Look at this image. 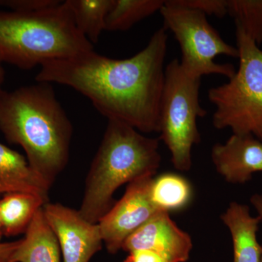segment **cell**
Wrapping results in <instances>:
<instances>
[{
  "label": "cell",
  "mask_w": 262,
  "mask_h": 262,
  "mask_svg": "<svg viewBox=\"0 0 262 262\" xmlns=\"http://www.w3.org/2000/svg\"><path fill=\"white\" fill-rule=\"evenodd\" d=\"M174 4L198 10L206 15L224 18L228 15L227 0H172Z\"/></svg>",
  "instance_id": "20"
},
{
  "label": "cell",
  "mask_w": 262,
  "mask_h": 262,
  "mask_svg": "<svg viewBox=\"0 0 262 262\" xmlns=\"http://www.w3.org/2000/svg\"><path fill=\"white\" fill-rule=\"evenodd\" d=\"M163 0H113L106 18V30H128L138 22L159 11Z\"/></svg>",
  "instance_id": "18"
},
{
  "label": "cell",
  "mask_w": 262,
  "mask_h": 262,
  "mask_svg": "<svg viewBox=\"0 0 262 262\" xmlns=\"http://www.w3.org/2000/svg\"><path fill=\"white\" fill-rule=\"evenodd\" d=\"M51 84L38 82L0 96V130L23 148L31 168L50 188L68 163L72 136Z\"/></svg>",
  "instance_id": "2"
},
{
  "label": "cell",
  "mask_w": 262,
  "mask_h": 262,
  "mask_svg": "<svg viewBox=\"0 0 262 262\" xmlns=\"http://www.w3.org/2000/svg\"><path fill=\"white\" fill-rule=\"evenodd\" d=\"M251 203L258 213V216L262 220V194H253L251 198Z\"/></svg>",
  "instance_id": "24"
},
{
  "label": "cell",
  "mask_w": 262,
  "mask_h": 262,
  "mask_svg": "<svg viewBox=\"0 0 262 262\" xmlns=\"http://www.w3.org/2000/svg\"><path fill=\"white\" fill-rule=\"evenodd\" d=\"M48 202L42 196L33 193L5 194L0 200V218L4 235L25 233L38 210Z\"/></svg>",
  "instance_id": "15"
},
{
  "label": "cell",
  "mask_w": 262,
  "mask_h": 262,
  "mask_svg": "<svg viewBox=\"0 0 262 262\" xmlns=\"http://www.w3.org/2000/svg\"><path fill=\"white\" fill-rule=\"evenodd\" d=\"M123 262H131V261H130V260L129 259V258L127 257L126 259H125V261H124Z\"/></svg>",
  "instance_id": "27"
},
{
  "label": "cell",
  "mask_w": 262,
  "mask_h": 262,
  "mask_svg": "<svg viewBox=\"0 0 262 262\" xmlns=\"http://www.w3.org/2000/svg\"><path fill=\"white\" fill-rule=\"evenodd\" d=\"M77 28L92 43L106 30V18L113 0H67Z\"/></svg>",
  "instance_id": "17"
},
{
  "label": "cell",
  "mask_w": 262,
  "mask_h": 262,
  "mask_svg": "<svg viewBox=\"0 0 262 262\" xmlns=\"http://www.w3.org/2000/svg\"><path fill=\"white\" fill-rule=\"evenodd\" d=\"M60 0H0V6L12 11L34 12L59 4Z\"/></svg>",
  "instance_id": "21"
},
{
  "label": "cell",
  "mask_w": 262,
  "mask_h": 262,
  "mask_svg": "<svg viewBox=\"0 0 262 262\" xmlns=\"http://www.w3.org/2000/svg\"><path fill=\"white\" fill-rule=\"evenodd\" d=\"M221 218L232 236L233 262H261L262 246L257 241L261 218L252 216L249 207L236 202L230 203Z\"/></svg>",
  "instance_id": "12"
},
{
  "label": "cell",
  "mask_w": 262,
  "mask_h": 262,
  "mask_svg": "<svg viewBox=\"0 0 262 262\" xmlns=\"http://www.w3.org/2000/svg\"><path fill=\"white\" fill-rule=\"evenodd\" d=\"M94 51L67 1L34 12H0V60L22 69Z\"/></svg>",
  "instance_id": "4"
},
{
  "label": "cell",
  "mask_w": 262,
  "mask_h": 262,
  "mask_svg": "<svg viewBox=\"0 0 262 262\" xmlns=\"http://www.w3.org/2000/svg\"><path fill=\"white\" fill-rule=\"evenodd\" d=\"M217 172L231 184H243L262 171V141L251 134H232L211 151Z\"/></svg>",
  "instance_id": "11"
},
{
  "label": "cell",
  "mask_w": 262,
  "mask_h": 262,
  "mask_svg": "<svg viewBox=\"0 0 262 262\" xmlns=\"http://www.w3.org/2000/svg\"><path fill=\"white\" fill-rule=\"evenodd\" d=\"M43 211L58 239L63 262H90L102 248L99 226L86 220L79 210L48 202Z\"/></svg>",
  "instance_id": "9"
},
{
  "label": "cell",
  "mask_w": 262,
  "mask_h": 262,
  "mask_svg": "<svg viewBox=\"0 0 262 262\" xmlns=\"http://www.w3.org/2000/svg\"><path fill=\"white\" fill-rule=\"evenodd\" d=\"M201 84V78L187 75L177 58L165 67L160 140L168 147L173 166L181 171L192 168L193 146L201 142L196 121L207 114L200 101Z\"/></svg>",
  "instance_id": "6"
},
{
  "label": "cell",
  "mask_w": 262,
  "mask_h": 262,
  "mask_svg": "<svg viewBox=\"0 0 262 262\" xmlns=\"http://www.w3.org/2000/svg\"><path fill=\"white\" fill-rule=\"evenodd\" d=\"M261 262H262V253H261Z\"/></svg>",
  "instance_id": "28"
},
{
  "label": "cell",
  "mask_w": 262,
  "mask_h": 262,
  "mask_svg": "<svg viewBox=\"0 0 262 262\" xmlns=\"http://www.w3.org/2000/svg\"><path fill=\"white\" fill-rule=\"evenodd\" d=\"M164 27L173 33L182 51L180 64L191 77L218 75L230 79L236 70L231 63H218L217 56L238 58L237 48L224 40L208 23L207 15L198 10L165 1L160 10Z\"/></svg>",
  "instance_id": "7"
},
{
  "label": "cell",
  "mask_w": 262,
  "mask_h": 262,
  "mask_svg": "<svg viewBox=\"0 0 262 262\" xmlns=\"http://www.w3.org/2000/svg\"><path fill=\"white\" fill-rule=\"evenodd\" d=\"M189 234L179 228L168 212L161 211L131 234L122 250H149L169 262H186L192 249Z\"/></svg>",
  "instance_id": "10"
},
{
  "label": "cell",
  "mask_w": 262,
  "mask_h": 262,
  "mask_svg": "<svg viewBox=\"0 0 262 262\" xmlns=\"http://www.w3.org/2000/svg\"><path fill=\"white\" fill-rule=\"evenodd\" d=\"M20 239L10 243H0V262H12V256L18 247Z\"/></svg>",
  "instance_id": "23"
},
{
  "label": "cell",
  "mask_w": 262,
  "mask_h": 262,
  "mask_svg": "<svg viewBox=\"0 0 262 262\" xmlns=\"http://www.w3.org/2000/svg\"><path fill=\"white\" fill-rule=\"evenodd\" d=\"M152 179L144 177L128 184L121 199L98 222L103 244L111 254L122 250L131 234L161 212L150 195Z\"/></svg>",
  "instance_id": "8"
},
{
  "label": "cell",
  "mask_w": 262,
  "mask_h": 262,
  "mask_svg": "<svg viewBox=\"0 0 262 262\" xmlns=\"http://www.w3.org/2000/svg\"><path fill=\"white\" fill-rule=\"evenodd\" d=\"M50 189L23 155L0 143V194L33 193L48 201Z\"/></svg>",
  "instance_id": "13"
},
{
  "label": "cell",
  "mask_w": 262,
  "mask_h": 262,
  "mask_svg": "<svg viewBox=\"0 0 262 262\" xmlns=\"http://www.w3.org/2000/svg\"><path fill=\"white\" fill-rule=\"evenodd\" d=\"M61 254L58 239L42 207L34 215L25 237L20 239L12 262H61Z\"/></svg>",
  "instance_id": "14"
},
{
  "label": "cell",
  "mask_w": 262,
  "mask_h": 262,
  "mask_svg": "<svg viewBox=\"0 0 262 262\" xmlns=\"http://www.w3.org/2000/svg\"><path fill=\"white\" fill-rule=\"evenodd\" d=\"M150 195L161 211H179L185 208L192 198V189L187 179L179 174L166 173L153 178Z\"/></svg>",
  "instance_id": "16"
},
{
  "label": "cell",
  "mask_w": 262,
  "mask_h": 262,
  "mask_svg": "<svg viewBox=\"0 0 262 262\" xmlns=\"http://www.w3.org/2000/svg\"><path fill=\"white\" fill-rule=\"evenodd\" d=\"M228 15L236 27L256 43H262V0H227Z\"/></svg>",
  "instance_id": "19"
},
{
  "label": "cell",
  "mask_w": 262,
  "mask_h": 262,
  "mask_svg": "<svg viewBox=\"0 0 262 262\" xmlns=\"http://www.w3.org/2000/svg\"><path fill=\"white\" fill-rule=\"evenodd\" d=\"M239 67L225 84L212 88L208 97L214 105L213 125L234 134H251L262 141V50L236 27Z\"/></svg>",
  "instance_id": "5"
},
{
  "label": "cell",
  "mask_w": 262,
  "mask_h": 262,
  "mask_svg": "<svg viewBox=\"0 0 262 262\" xmlns=\"http://www.w3.org/2000/svg\"><path fill=\"white\" fill-rule=\"evenodd\" d=\"M5 80V70L3 67V62L0 60V96L3 94V90L2 89V85H3V82Z\"/></svg>",
  "instance_id": "25"
},
{
  "label": "cell",
  "mask_w": 262,
  "mask_h": 262,
  "mask_svg": "<svg viewBox=\"0 0 262 262\" xmlns=\"http://www.w3.org/2000/svg\"><path fill=\"white\" fill-rule=\"evenodd\" d=\"M3 235H4V234H3V225H2L1 218H0V239H1Z\"/></svg>",
  "instance_id": "26"
},
{
  "label": "cell",
  "mask_w": 262,
  "mask_h": 262,
  "mask_svg": "<svg viewBox=\"0 0 262 262\" xmlns=\"http://www.w3.org/2000/svg\"><path fill=\"white\" fill-rule=\"evenodd\" d=\"M167 31L158 29L142 51L126 59L110 58L94 50L46 62L36 81L72 88L108 120L125 122L141 133H159Z\"/></svg>",
  "instance_id": "1"
},
{
  "label": "cell",
  "mask_w": 262,
  "mask_h": 262,
  "mask_svg": "<svg viewBox=\"0 0 262 262\" xmlns=\"http://www.w3.org/2000/svg\"><path fill=\"white\" fill-rule=\"evenodd\" d=\"M160 139L147 137L125 122L108 120L85 180L80 214L98 224L115 204L119 187L154 177L160 168Z\"/></svg>",
  "instance_id": "3"
},
{
  "label": "cell",
  "mask_w": 262,
  "mask_h": 262,
  "mask_svg": "<svg viewBox=\"0 0 262 262\" xmlns=\"http://www.w3.org/2000/svg\"><path fill=\"white\" fill-rule=\"evenodd\" d=\"M127 258L131 262H169L161 255L149 250H136L130 251Z\"/></svg>",
  "instance_id": "22"
}]
</instances>
